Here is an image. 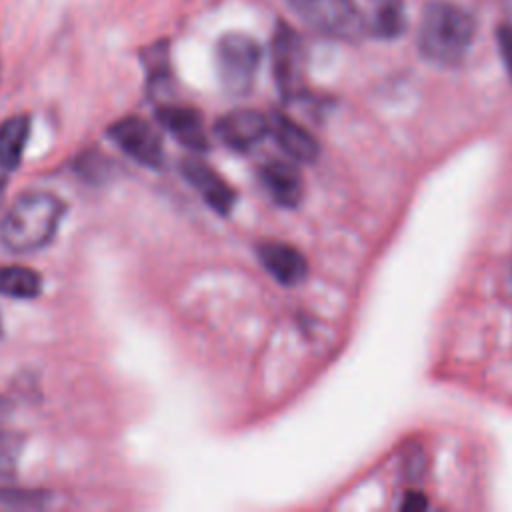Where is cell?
Masks as SVG:
<instances>
[{"label": "cell", "mask_w": 512, "mask_h": 512, "mask_svg": "<svg viewBox=\"0 0 512 512\" xmlns=\"http://www.w3.org/2000/svg\"><path fill=\"white\" fill-rule=\"evenodd\" d=\"M30 134V118L16 114L0 124V170L12 172L20 166Z\"/></svg>", "instance_id": "obj_13"}, {"label": "cell", "mask_w": 512, "mask_h": 512, "mask_svg": "<svg viewBox=\"0 0 512 512\" xmlns=\"http://www.w3.org/2000/svg\"><path fill=\"white\" fill-rule=\"evenodd\" d=\"M256 256L268 274L284 286H296L308 276V260L292 244L262 240L256 246Z\"/></svg>", "instance_id": "obj_8"}, {"label": "cell", "mask_w": 512, "mask_h": 512, "mask_svg": "<svg viewBox=\"0 0 512 512\" xmlns=\"http://www.w3.org/2000/svg\"><path fill=\"white\" fill-rule=\"evenodd\" d=\"M10 402L6 400V398H0V428L2 426H6V422H8V414H10Z\"/></svg>", "instance_id": "obj_22"}, {"label": "cell", "mask_w": 512, "mask_h": 512, "mask_svg": "<svg viewBox=\"0 0 512 512\" xmlns=\"http://www.w3.org/2000/svg\"><path fill=\"white\" fill-rule=\"evenodd\" d=\"M474 18L450 0H430L422 8L418 26L420 54L438 66H456L474 40Z\"/></svg>", "instance_id": "obj_1"}, {"label": "cell", "mask_w": 512, "mask_h": 512, "mask_svg": "<svg viewBox=\"0 0 512 512\" xmlns=\"http://www.w3.org/2000/svg\"><path fill=\"white\" fill-rule=\"evenodd\" d=\"M150 82H164L168 78V48L166 42H158L146 50L144 56Z\"/></svg>", "instance_id": "obj_18"}, {"label": "cell", "mask_w": 512, "mask_h": 512, "mask_svg": "<svg viewBox=\"0 0 512 512\" xmlns=\"http://www.w3.org/2000/svg\"><path fill=\"white\" fill-rule=\"evenodd\" d=\"M76 170L82 178L86 180H92V182H98L106 176L108 172V158L102 156L100 152L96 150H90L86 154H82L78 160H76Z\"/></svg>", "instance_id": "obj_19"}, {"label": "cell", "mask_w": 512, "mask_h": 512, "mask_svg": "<svg viewBox=\"0 0 512 512\" xmlns=\"http://www.w3.org/2000/svg\"><path fill=\"white\" fill-rule=\"evenodd\" d=\"M496 42L504 60V66L512 78V24H500L496 30Z\"/></svg>", "instance_id": "obj_20"}, {"label": "cell", "mask_w": 512, "mask_h": 512, "mask_svg": "<svg viewBox=\"0 0 512 512\" xmlns=\"http://www.w3.org/2000/svg\"><path fill=\"white\" fill-rule=\"evenodd\" d=\"M4 196V176H0V200Z\"/></svg>", "instance_id": "obj_23"}, {"label": "cell", "mask_w": 512, "mask_h": 512, "mask_svg": "<svg viewBox=\"0 0 512 512\" xmlns=\"http://www.w3.org/2000/svg\"><path fill=\"white\" fill-rule=\"evenodd\" d=\"M0 332H2V324H0Z\"/></svg>", "instance_id": "obj_24"}, {"label": "cell", "mask_w": 512, "mask_h": 512, "mask_svg": "<svg viewBox=\"0 0 512 512\" xmlns=\"http://www.w3.org/2000/svg\"><path fill=\"white\" fill-rule=\"evenodd\" d=\"M214 134L228 148L248 152L270 134V116L248 108L232 110L216 120Z\"/></svg>", "instance_id": "obj_7"}, {"label": "cell", "mask_w": 512, "mask_h": 512, "mask_svg": "<svg viewBox=\"0 0 512 512\" xmlns=\"http://www.w3.org/2000/svg\"><path fill=\"white\" fill-rule=\"evenodd\" d=\"M288 6L304 24L330 38L358 42L370 32L354 0H288Z\"/></svg>", "instance_id": "obj_3"}, {"label": "cell", "mask_w": 512, "mask_h": 512, "mask_svg": "<svg viewBox=\"0 0 512 512\" xmlns=\"http://www.w3.org/2000/svg\"><path fill=\"white\" fill-rule=\"evenodd\" d=\"M262 62V48L242 32H228L216 42V70L222 88L232 96L252 90Z\"/></svg>", "instance_id": "obj_4"}, {"label": "cell", "mask_w": 512, "mask_h": 512, "mask_svg": "<svg viewBox=\"0 0 512 512\" xmlns=\"http://www.w3.org/2000/svg\"><path fill=\"white\" fill-rule=\"evenodd\" d=\"M180 170H182V176L188 180V184L204 198V202L214 212L228 214L232 210L236 200L234 190L208 164H204L198 158H184V162L180 164Z\"/></svg>", "instance_id": "obj_9"}, {"label": "cell", "mask_w": 512, "mask_h": 512, "mask_svg": "<svg viewBox=\"0 0 512 512\" xmlns=\"http://www.w3.org/2000/svg\"><path fill=\"white\" fill-rule=\"evenodd\" d=\"M108 136L116 146L136 162L156 168L162 164L164 150L158 132L138 116H126L108 128Z\"/></svg>", "instance_id": "obj_6"}, {"label": "cell", "mask_w": 512, "mask_h": 512, "mask_svg": "<svg viewBox=\"0 0 512 512\" xmlns=\"http://www.w3.org/2000/svg\"><path fill=\"white\" fill-rule=\"evenodd\" d=\"M42 290L36 270L20 264H0V294L8 298H34Z\"/></svg>", "instance_id": "obj_14"}, {"label": "cell", "mask_w": 512, "mask_h": 512, "mask_svg": "<svg viewBox=\"0 0 512 512\" xmlns=\"http://www.w3.org/2000/svg\"><path fill=\"white\" fill-rule=\"evenodd\" d=\"M50 496L42 490L0 486V508L10 510H38L48 504Z\"/></svg>", "instance_id": "obj_16"}, {"label": "cell", "mask_w": 512, "mask_h": 512, "mask_svg": "<svg viewBox=\"0 0 512 512\" xmlns=\"http://www.w3.org/2000/svg\"><path fill=\"white\" fill-rule=\"evenodd\" d=\"M422 508H426V498L416 492H408L400 504V510H406V512H416Z\"/></svg>", "instance_id": "obj_21"}, {"label": "cell", "mask_w": 512, "mask_h": 512, "mask_svg": "<svg viewBox=\"0 0 512 512\" xmlns=\"http://www.w3.org/2000/svg\"><path fill=\"white\" fill-rule=\"evenodd\" d=\"M160 124L184 146L204 152L208 150V136L204 130L202 116L196 108L180 104H162L156 110Z\"/></svg>", "instance_id": "obj_11"}, {"label": "cell", "mask_w": 512, "mask_h": 512, "mask_svg": "<svg viewBox=\"0 0 512 512\" xmlns=\"http://www.w3.org/2000/svg\"><path fill=\"white\" fill-rule=\"evenodd\" d=\"M22 450V438L8 430V426L0 428V476L12 474Z\"/></svg>", "instance_id": "obj_17"}, {"label": "cell", "mask_w": 512, "mask_h": 512, "mask_svg": "<svg viewBox=\"0 0 512 512\" xmlns=\"http://www.w3.org/2000/svg\"><path fill=\"white\" fill-rule=\"evenodd\" d=\"M270 136L278 142V146L290 156L294 162H314L320 154L318 140L296 120L286 114H272L270 116Z\"/></svg>", "instance_id": "obj_12"}, {"label": "cell", "mask_w": 512, "mask_h": 512, "mask_svg": "<svg viewBox=\"0 0 512 512\" xmlns=\"http://www.w3.org/2000/svg\"><path fill=\"white\" fill-rule=\"evenodd\" d=\"M258 178L278 206L296 208L304 198V182L294 162L270 158L260 164Z\"/></svg>", "instance_id": "obj_10"}, {"label": "cell", "mask_w": 512, "mask_h": 512, "mask_svg": "<svg viewBox=\"0 0 512 512\" xmlns=\"http://www.w3.org/2000/svg\"><path fill=\"white\" fill-rule=\"evenodd\" d=\"M404 28H406V12H404L402 0H384L376 10L374 20L368 24V30L384 40L400 36Z\"/></svg>", "instance_id": "obj_15"}, {"label": "cell", "mask_w": 512, "mask_h": 512, "mask_svg": "<svg viewBox=\"0 0 512 512\" xmlns=\"http://www.w3.org/2000/svg\"><path fill=\"white\" fill-rule=\"evenodd\" d=\"M66 212L64 202L48 192H26L0 220V242L10 252H36L52 242Z\"/></svg>", "instance_id": "obj_2"}, {"label": "cell", "mask_w": 512, "mask_h": 512, "mask_svg": "<svg viewBox=\"0 0 512 512\" xmlns=\"http://www.w3.org/2000/svg\"><path fill=\"white\" fill-rule=\"evenodd\" d=\"M270 56L278 90H282L284 96H296L304 78L306 50L302 38L286 22H278L274 30Z\"/></svg>", "instance_id": "obj_5"}]
</instances>
